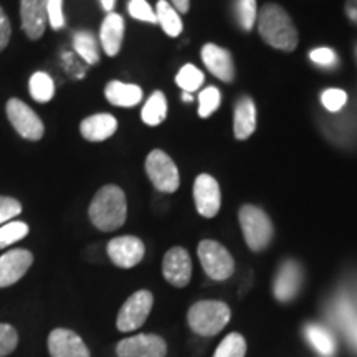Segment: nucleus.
<instances>
[{
  "label": "nucleus",
  "instance_id": "obj_22",
  "mask_svg": "<svg viewBox=\"0 0 357 357\" xmlns=\"http://www.w3.org/2000/svg\"><path fill=\"white\" fill-rule=\"evenodd\" d=\"M155 17H158V24H160L162 30L169 37L176 38L182 33V19L178 15V12L172 7V3H169L167 0H159L158 6H155Z\"/></svg>",
  "mask_w": 357,
  "mask_h": 357
},
{
  "label": "nucleus",
  "instance_id": "obj_8",
  "mask_svg": "<svg viewBox=\"0 0 357 357\" xmlns=\"http://www.w3.org/2000/svg\"><path fill=\"white\" fill-rule=\"evenodd\" d=\"M7 118L24 139L38 141L43 137L45 128L40 116L26 102L12 98L7 102Z\"/></svg>",
  "mask_w": 357,
  "mask_h": 357
},
{
  "label": "nucleus",
  "instance_id": "obj_40",
  "mask_svg": "<svg viewBox=\"0 0 357 357\" xmlns=\"http://www.w3.org/2000/svg\"><path fill=\"white\" fill-rule=\"evenodd\" d=\"M344 10L347 19H349L354 25H357V0H347Z\"/></svg>",
  "mask_w": 357,
  "mask_h": 357
},
{
  "label": "nucleus",
  "instance_id": "obj_42",
  "mask_svg": "<svg viewBox=\"0 0 357 357\" xmlns=\"http://www.w3.org/2000/svg\"><path fill=\"white\" fill-rule=\"evenodd\" d=\"M100 2H101V6H102V8H105L106 12H111L114 8L116 0H100Z\"/></svg>",
  "mask_w": 357,
  "mask_h": 357
},
{
  "label": "nucleus",
  "instance_id": "obj_4",
  "mask_svg": "<svg viewBox=\"0 0 357 357\" xmlns=\"http://www.w3.org/2000/svg\"><path fill=\"white\" fill-rule=\"evenodd\" d=\"M238 220L242 227L245 242L252 252H261L271 243L275 235L270 217L255 205H243L238 211Z\"/></svg>",
  "mask_w": 357,
  "mask_h": 357
},
{
  "label": "nucleus",
  "instance_id": "obj_35",
  "mask_svg": "<svg viewBox=\"0 0 357 357\" xmlns=\"http://www.w3.org/2000/svg\"><path fill=\"white\" fill-rule=\"evenodd\" d=\"M22 213V204L17 199L0 195V225L12 222Z\"/></svg>",
  "mask_w": 357,
  "mask_h": 357
},
{
  "label": "nucleus",
  "instance_id": "obj_34",
  "mask_svg": "<svg viewBox=\"0 0 357 357\" xmlns=\"http://www.w3.org/2000/svg\"><path fill=\"white\" fill-rule=\"evenodd\" d=\"M321 101H323V106L326 109L336 113V111H339L346 105L347 95L346 91H342L339 88H329L321 95Z\"/></svg>",
  "mask_w": 357,
  "mask_h": 357
},
{
  "label": "nucleus",
  "instance_id": "obj_7",
  "mask_svg": "<svg viewBox=\"0 0 357 357\" xmlns=\"http://www.w3.org/2000/svg\"><path fill=\"white\" fill-rule=\"evenodd\" d=\"M154 305L153 293L147 289H139L128 298L126 303L121 306L118 312L116 326L121 333H131L139 329L147 321Z\"/></svg>",
  "mask_w": 357,
  "mask_h": 357
},
{
  "label": "nucleus",
  "instance_id": "obj_41",
  "mask_svg": "<svg viewBox=\"0 0 357 357\" xmlns=\"http://www.w3.org/2000/svg\"><path fill=\"white\" fill-rule=\"evenodd\" d=\"M172 7L176 8L178 13H187L190 8V0H171Z\"/></svg>",
  "mask_w": 357,
  "mask_h": 357
},
{
  "label": "nucleus",
  "instance_id": "obj_28",
  "mask_svg": "<svg viewBox=\"0 0 357 357\" xmlns=\"http://www.w3.org/2000/svg\"><path fill=\"white\" fill-rule=\"evenodd\" d=\"M29 225L19 220H12L0 225V250L20 242L22 238L29 235Z\"/></svg>",
  "mask_w": 357,
  "mask_h": 357
},
{
  "label": "nucleus",
  "instance_id": "obj_5",
  "mask_svg": "<svg viewBox=\"0 0 357 357\" xmlns=\"http://www.w3.org/2000/svg\"><path fill=\"white\" fill-rule=\"evenodd\" d=\"M197 255L208 278L215 281L229 280L235 271V260L230 252L215 240H202L197 247Z\"/></svg>",
  "mask_w": 357,
  "mask_h": 357
},
{
  "label": "nucleus",
  "instance_id": "obj_3",
  "mask_svg": "<svg viewBox=\"0 0 357 357\" xmlns=\"http://www.w3.org/2000/svg\"><path fill=\"white\" fill-rule=\"evenodd\" d=\"M231 311L227 303L205 300L197 301L187 312V323L199 336H215L230 323Z\"/></svg>",
  "mask_w": 357,
  "mask_h": 357
},
{
  "label": "nucleus",
  "instance_id": "obj_12",
  "mask_svg": "<svg viewBox=\"0 0 357 357\" xmlns=\"http://www.w3.org/2000/svg\"><path fill=\"white\" fill-rule=\"evenodd\" d=\"M303 268L298 261L287 260L278 268L275 276L273 293L280 303H289L298 296L303 287Z\"/></svg>",
  "mask_w": 357,
  "mask_h": 357
},
{
  "label": "nucleus",
  "instance_id": "obj_43",
  "mask_svg": "<svg viewBox=\"0 0 357 357\" xmlns=\"http://www.w3.org/2000/svg\"><path fill=\"white\" fill-rule=\"evenodd\" d=\"M182 100H184V101H192L190 93H184V95H182Z\"/></svg>",
  "mask_w": 357,
  "mask_h": 357
},
{
  "label": "nucleus",
  "instance_id": "obj_2",
  "mask_svg": "<svg viewBox=\"0 0 357 357\" xmlns=\"http://www.w3.org/2000/svg\"><path fill=\"white\" fill-rule=\"evenodd\" d=\"M89 220L101 231L121 229L128 217V202L123 189L118 185H105L96 192L89 204Z\"/></svg>",
  "mask_w": 357,
  "mask_h": 357
},
{
  "label": "nucleus",
  "instance_id": "obj_10",
  "mask_svg": "<svg viewBox=\"0 0 357 357\" xmlns=\"http://www.w3.org/2000/svg\"><path fill=\"white\" fill-rule=\"evenodd\" d=\"M108 252L109 260L119 268H132L139 265L142 258H144L146 247L142 243L141 238L132 235H123L116 236L108 243Z\"/></svg>",
  "mask_w": 357,
  "mask_h": 357
},
{
  "label": "nucleus",
  "instance_id": "obj_19",
  "mask_svg": "<svg viewBox=\"0 0 357 357\" xmlns=\"http://www.w3.org/2000/svg\"><path fill=\"white\" fill-rule=\"evenodd\" d=\"M124 38V20L119 13L109 12L108 17L102 20L100 30V40L102 50L108 56H116L121 50Z\"/></svg>",
  "mask_w": 357,
  "mask_h": 357
},
{
  "label": "nucleus",
  "instance_id": "obj_17",
  "mask_svg": "<svg viewBox=\"0 0 357 357\" xmlns=\"http://www.w3.org/2000/svg\"><path fill=\"white\" fill-rule=\"evenodd\" d=\"M204 65L212 75H215L218 79L225 83H231L235 79V65L234 58L230 52L225 48L218 47V45L207 43L200 52Z\"/></svg>",
  "mask_w": 357,
  "mask_h": 357
},
{
  "label": "nucleus",
  "instance_id": "obj_26",
  "mask_svg": "<svg viewBox=\"0 0 357 357\" xmlns=\"http://www.w3.org/2000/svg\"><path fill=\"white\" fill-rule=\"evenodd\" d=\"M73 48L86 63L95 65L100 61V50H98L96 38L89 32H78L75 35Z\"/></svg>",
  "mask_w": 357,
  "mask_h": 357
},
{
  "label": "nucleus",
  "instance_id": "obj_23",
  "mask_svg": "<svg viewBox=\"0 0 357 357\" xmlns=\"http://www.w3.org/2000/svg\"><path fill=\"white\" fill-rule=\"evenodd\" d=\"M167 116V100L162 91H154L141 111V118L147 126H159Z\"/></svg>",
  "mask_w": 357,
  "mask_h": 357
},
{
  "label": "nucleus",
  "instance_id": "obj_24",
  "mask_svg": "<svg viewBox=\"0 0 357 357\" xmlns=\"http://www.w3.org/2000/svg\"><path fill=\"white\" fill-rule=\"evenodd\" d=\"M306 337L310 344L314 347L319 354L323 356H333L336 351V342H334L333 334L323 326L310 324L306 326Z\"/></svg>",
  "mask_w": 357,
  "mask_h": 357
},
{
  "label": "nucleus",
  "instance_id": "obj_13",
  "mask_svg": "<svg viewBox=\"0 0 357 357\" xmlns=\"http://www.w3.org/2000/svg\"><path fill=\"white\" fill-rule=\"evenodd\" d=\"M162 275L172 287H187L192 278V260L189 252L182 247L167 250L162 261Z\"/></svg>",
  "mask_w": 357,
  "mask_h": 357
},
{
  "label": "nucleus",
  "instance_id": "obj_29",
  "mask_svg": "<svg viewBox=\"0 0 357 357\" xmlns=\"http://www.w3.org/2000/svg\"><path fill=\"white\" fill-rule=\"evenodd\" d=\"M204 79H205L204 73L197 68V66L185 65L178 70L176 82L178 86L184 89V93H192V91H197V89L202 86Z\"/></svg>",
  "mask_w": 357,
  "mask_h": 357
},
{
  "label": "nucleus",
  "instance_id": "obj_9",
  "mask_svg": "<svg viewBox=\"0 0 357 357\" xmlns=\"http://www.w3.org/2000/svg\"><path fill=\"white\" fill-rule=\"evenodd\" d=\"M118 357H166L167 344L158 334H136L116 346Z\"/></svg>",
  "mask_w": 357,
  "mask_h": 357
},
{
  "label": "nucleus",
  "instance_id": "obj_15",
  "mask_svg": "<svg viewBox=\"0 0 357 357\" xmlns=\"http://www.w3.org/2000/svg\"><path fill=\"white\" fill-rule=\"evenodd\" d=\"M48 351L52 357H91L88 346L71 329L56 328L48 336Z\"/></svg>",
  "mask_w": 357,
  "mask_h": 357
},
{
  "label": "nucleus",
  "instance_id": "obj_1",
  "mask_svg": "<svg viewBox=\"0 0 357 357\" xmlns=\"http://www.w3.org/2000/svg\"><path fill=\"white\" fill-rule=\"evenodd\" d=\"M258 32L270 47L281 52H293L300 42L291 17L276 3H266L258 13Z\"/></svg>",
  "mask_w": 357,
  "mask_h": 357
},
{
  "label": "nucleus",
  "instance_id": "obj_36",
  "mask_svg": "<svg viewBox=\"0 0 357 357\" xmlns=\"http://www.w3.org/2000/svg\"><path fill=\"white\" fill-rule=\"evenodd\" d=\"M47 19L53 30L63 29V0H47Z\"/></svg>",
  "mask_w": 357,
  "mask_h": 357
},
{
  "label": "nucleus",
  "instance_id": "obj_16",
  "mask_svg": "<svg viewBox=\"0 0 357 357\" xmlns=\"http://www.w3.org/2000/svg\"><path fill=\"white\" fill-rule=\"evenodd\" d=\"M22 30L30 40L42 38L47 19V0H20Z\"/></svg>",
  "mask_w": 357,
  "mask_h": 357
},
{
  "label": "nucleus",
  "instance_id": "obj_21",
  "mask_svg": "<svg viewBox=\"0 0 357 357\" xmlns=\"http://www.w3.org/2000/svg\"><path fill=\"white\" fill-rule=\"evenodd\" d=\"M105 96L111 105L131 108L142 100V89L137 84H128L123 82H109L105 88Z\"/></svg>",
  "mask_w": 357,
  "mask_h": 357
},
{
  "label": "nucleus",
  "instance_id": "obj_14",
  "mask_svg": "<svg viewBox=\"0 0 357 357\" xmlns=\"http://www.w3.org/2000/svg\"><path fill=\"white\" fill-rule=\"evenodd\" d=\"M33 263V255L25 248H15L0 257V288H7L22 280Z\"/></svg>",
  "mask_w": 357,
  "mask_h": 357
},
{
  "label": "nucleus",
  "instance_id": "obj_38",
  "mask_svg": "<svg viewBox=\"0 0 357 357\" xmlns=\"http://www.w3.org/2000/svg\"><path fill=\"white\" fill-rule=\"evenodd\" d=\"M339 316H341V321L342 324H344L346 333L349 334V337L352 339V342H354V346H357V316L352 312V310L347 305L341 306V312H339Z\"/></svg>",
  "mask_w": 357,
  "mask_h": 357
},
{
  "label": "nucleus",
  "instance_id": "obj_30",
  "mask_svg": "<svg viewBox=\"0 0 357 357\" xmlns=\"http://www.w3.org/2000/svg\"><path fill=\"white\" fill-rule=\"evenodd\" d=\"M220 106V91L215 86L205 88L199 95V116L208 118Z\"/></svg>",
  "mask_w": 357,
  "mask_h": 357
},
{
  "label": "nucleus",
  "instance_id": "obj_18",
  "mask_svg": "<svg viewBox=\"0 0 357 357\" xmlns=\"http://www.w3.org/2000/svg\"><path fill=\"white\" fill-rule=\"evenodd\" d=\"M116 129H118V121H116L114 116H111L108 113L88 116V118L83 119L82 124H79L82 136L89 142L106 141L108 137L113 136Z\"/></svg>",
  "mask_w": 357,
  "mask_h": 357
},
{
  "label": "nucleus",
  "instance_id": "obj_25",
  "mask_svg": "<svg viewBox=\"0 0 357 357\" xmlns=\"http://www.w3.org/2000/svg\"><path fill=\"white\" fill-rule=\"evenodd\" d=\"M30 96L38 102H48L55 96V83H53L52 77L45 71H37L32 75L29 82Z\"/></svg>",
  "mask_w": 357,
  "mask_h": 357
},
{
  "label": "nucleus",
  "instance_id": "obj_11",
  "mask_svg": "<svg viewBox=\"0 0 357 357\" xmlns=\"http://www.w3.org/2000/svg\"><path fill=\"white\" fill-rule=\"evenodd\" d=\"M194 200L197 212L205 218H213L220 211L222 194L218 182L208 174H200L194 182Z\"/></svg>",
  "mask_w": 357,
  "mask_h": 357
},
{
  "label": "nucleus",
  "instance_id": "obj_32",
  "mask_svg": "<svg viewBox=\"0 0 357 357\" xmlns=\"http://www.w3.org/2000/svg\"><path fill=\"white\" fill-rule=\"evenodd\" d=\"M128 10L132 19L149 22V24H158V17H155L154 8L151 7L146 0H129Z\"/></svg>",
  "mask_w": 357,
  "mask_h": 357
},
{
  "label": "nucleus",
  "instance_id": "obj_31",
  "mask_svg": "<svg viewBox=\"0 0 357 357\" xmlns=\"http://www.w3.org/2000/svg\"><path fill=\"white\" fill-rule=\"evenodd\" d=\"M236 15L245 30H252L258 19L257 0H236Z\"/></svg>",
  "mask_w": 357,
  "mask_h": 357
},
{
  "label": "nucleus",
  "instance_id": "obj_37",
  "mask_svg": "<svg viewBox=\"0 0 357 357\" xmlns=\"http://www.w3.org/2000/svg\"><path fill=\"white\" fill-rule=\"evenodd\" d=\"M310 58L312 63L319 65V66H324V68H331V66L336 65V53H334L331 48L328 47H321V48H314L310 53Z\"/></svg>",
  "mask_w": 357,
  "mask_h": 357
},
{
  "label": "nucleus",
  "instance_id": "obj_6",
  "mask_svg": "<svg viewBox=\"0 0 357 357\" xmlns=\"http://www.w3.org/2000/svg\"><path fill=\"white\" fill-rule=\"evenodd\" d=\"M146 174L153 185L164 194H172L181 185V176L171 155L160 149H154L146 159Z\"/></svg>",
  "mask_w": 357,
  "mask_h": 357
},
{
  "label": "nucleus",
  "instance_id": "obj_27",
  "mask_svg": "<svg viewBox=\"0 0 357 357\" xmlns=\"http://www.w3.org/2000/svg\"><path fill=\"white\" fill-rule=\"evenodd\" d=\"M247 354V341L242 334L230 333L213 352V357H245Z\"/></svg>",
  "mask_w": 357,
  "mask_h": 357
},
{
  "label": "nucleus",
  "instance_id": "obj_33",
  "mask_svg": "<svg viewBox=\"0 0 357 357\" xmlns=\"http://www.w3.org/2000/svg\"><path fill=\"white\" fill-rule=\"evenodd\" d=\"M19 344V334L10 324H0V357L12 354Z\"/></svg>",
  "mask_w": 357,
  "mask_h": 357
},
{
  "label": "nucleus",
  "instance_id": "obj_20",
  "mask_svg": "<svg viewBox=\"0 0 357 357\" xmlns=\"http://www.w3.org/2000/svg\"><path fill=\"white\" fill-rule=\"evenodd\" d=\"M257 129L255 101L250 96H243L236 101L234 116V134L238 141H245Z\"/></svg>",
  "mask_w": 357,
  "mask_h": 357
},
{
  "label": "nucleus",
  "instance_id": "obj_39",
  "mask_svg": "<svg viewBox=\"0 0 357 357\" xmlns=\"http://www.w3.org/2000/svg\"><path fill=\"white\" fill-rule=\"evenodd\" d=\"M10 35H12V26H10V20L3 12V8L0 7V52L7 47L8 42H10Z\"/></svg>",
  "mask_w": 357,
  "mask_h": 357
}]
</instances>
